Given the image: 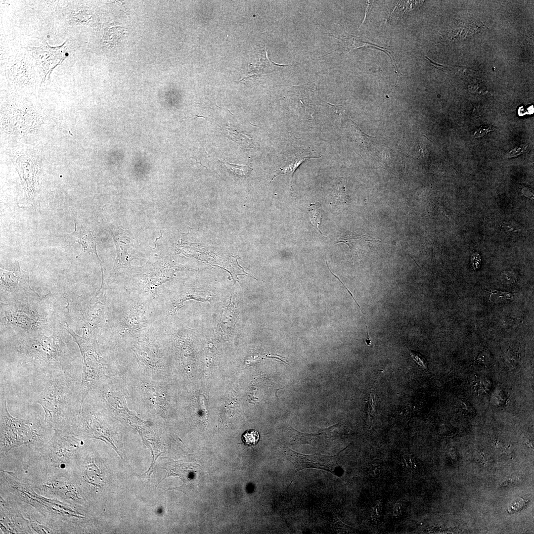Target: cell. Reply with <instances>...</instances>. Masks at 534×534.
I'll return each mask as SVG.
<instances>
[{"mask_svg":"<svg viewBox=\"0 0 534 534\" xmlns=\"http://www.w3.org/2000/svg\"><path fill=\"white\" fill-rule=\"evenodd\" d=\"M19 363L30 372L44 377L73 370L76 354L63 333L55 327L50 336L43 333L22 335L14 345Z\"/></svg>","mask_w":534,"mask_h":534,"instance_id":"1","label":"cell"},{"mask_svg":"<svg viewBox=\"0 0 534 534\" xmlns=\"http://www.w3.org/2000/svg\"><path fill=\"white\" fill-rule=\"evenodd\" d=\"M80 385L73 370L54 375L46 382L34 402L43 407L47 428L68 431L75 423L83 404Z\"/></svg>","mask_w":534,"mask_h":534,"instance_id":"2","label":"cell"},{"mask_svg":"<svg viewBox=\"0 0 534 534\" xmlns=\"http://www.w3.org/2000/svg\"><path fill=\"white\" fill-rule=\"evenodd\" d=\"M51 294L22 300L0 302L1 324L8 326L22 335L43 333L56 326Z\"/></svg>","mask_w":534,"mask_h":534,"instance_id":"3","label":"cell"},{"mask_svg":"<svg viewBox=\"0 0 534 534\" xmlns=\"http://www.w3.org/2000/svg\"><path fill=\"white\" fill-rule=\"evenodd\" d=\"M65 330L77 344L82 358V372L80 396L84 403L88 395L100 383L111 377L110 367L102 355L94 333L89 338L76 334L65 321Z\"/></svg>","mask_w":534,"mask_h":534,"instance_id":"4","label":"cell"},{"mask_svg":"<svg viewBox=\"0 0 534 534\" xmlns=\"http://www.w3.org/2000/svg\"><path fill=\"white\" fill-rule=\"evenodd\" d=\"M68 314L71 322L83 332L82 337L89 338L104 318L105 297L102 289L93 295H78L65 293Z\"/></svg>","mask_w":534,"mask_h":534,"instance_id":"5","label":"cell"},{"mask_svg":"<svg viewBox=\"0 0 534 534\" xmlns=\"http://www.w3.org/2000/svg\"><path fill=\"white\" fill-rule=\"evenodd\" d=\"M0 449L6 452L27 444H38L40 435L30 421L16 418L9 412L4 388L0 387Z\"/></svg>","mask_w":534,"mask_h":534,"instance_id":"6","label":"cell"},{"mask_svg":"<svg viewBox=\"0 0 534 534\" xmlns=\"http://www.w3.org/2000/svg\"><path fill=\"white\" fill-rule=\"evenodd\" d=\"M0 279L1 299H4V302L40 296L30 287L29 275L20 268L17 261L12 271L0 268Z\"/></svg>","mask_w":534,"mask_h":534,"instance_id":"7","label":"cell"},{"mask_svg":"<svg viewBox=\"0 0 534 534\" xmlns=\"http://www.w3.org/2000/svg\"><path fill=\"white\" fill-rule=\"evenodd\" d=\"M286 457L293 464L296 470L306 468L323 469L332 472L336 467L334 456H329L320 453L312 455L303 454L287 448Z\"/></svg>","mask_w":534,"mask_h":534,"instance_id":"8","label":"cell"},{"mask_svg":"<svg viewBox=\"0 0 534 534\" xmlns=\"http://www.w3.org/2000/svg\"><path fill=\"white\" fill-rule=\"evenodd\" d=\"M74 222L75 223V230L73 233L68 234L65 237L66 243L68 245L75 243H78L82 246L83 252L91 253L96 256L101 266L102 282L100 288H102L103 286V269L101 262L97 253L96 238L92 235L89 230L87 229L83 224L79 223L77 219H75Z\"/></svg>","mask_w":534,"mask_h":534,"instance_id":"9","label":"cell"},{"mask_svg":"<svg viewBox=\"0 0 534 534\" xmlns=\"http://www.w3.org/2000/svg\"><path fill=\"white\" fill-rule=\"evenodd\" d=\"M111 233L117 248V258L112 273L117 274L123 268L130 267L133 259L127 253V250L131 244H127L131 243L130 238L123 230L115 228L111 230Z\"/></svg>","mask_w":534,"mask_h":534,"instance_id":"10","label":"cell"},{"mask_svg":"<svg viewBox=\"0 0 534 534\" xmlns=\"http://www.w3.org/2000/svg\"><path fill=\"white\" fill-rule=\"evenodd\" d=\"M141 396L148 405L158 413L165 408V394L162 384L156 381H142L140 384Z\"/></svg>","mask_w":534,"mask_h":534,"instance_id":"11","label":"cell"},{"mask_svg":"<svg viewBox=\"0 0 534 534\" xmlns=\"http://www.w3.org/2000/svg\"><path fill=\"white\" fill-rule=\"evenodd\" d=\"M317 158L306 151L288 152L283 160L281 166L278 168L275 175L270 181L279 176L288 175L291 178V191L293 192V175L297 169L306 160Z\"/></svg>","mask_w":534,"mask_h":534,"instance_id":"12","label":"cell"},{"mask_svg":"<svg viewBox=\"0 0 534 534\" xmlns=\"http://www.w3.org/2000/svg\"><path fill=\"white\" fill-rule=\"evenodd\" d=\"M380 240L368 236H360L353 237L337 243H345L349 247L353 257H362L369 250L374 244H377Z\"/></svg>","mask_w":534,"mask_h":534,"instance_id":"13","label":"cell"},{"mask_svg":"<svg viewBox=\"0 0 534 534\" xmlns=\"http://www.w3.org/2000/svg\"><path fill=\"white\" fill-rule=\"evenodd\" d=\"M129 312L124 318V323L126 324L123 325L125 328L124 330L131 332L140 330L145 324L144 312L140 308H136Z\"/></svg>","mask_w":534,"mask_h":534,"instance_id":"14","label":"cell"},{"mask_svg":"<svg viewBox=\"0 0 534 534\" xmlns=\"http://www.w3.org/2000/svg\"><path fill=\"white\" fill-rule=\"evenodd\" d=\"M334 426L322 430L320 433L315 435L303 434L295 430L296 432V440L301 443H308L312 445L314 442L326 441L329 439Z\"/></svg>","mask_w":534,"mask_h":534,"instance_id":"15","label":"cell"},{"mask_svg":"<svg viewBox=\"0 0 534 534\" xmlns=\"http://www.w3.org/2000/svg\"><path fill=\"white\" fill-rule=\"evenodd\" d=\"M85 468L83 475L85 481L89 484L101 487V485L104 482L102 474L97 467L94 463H90L86 466Z\"/></svg>","mask_w":534,"mask_h":534,"instance_id":"16","label":"cell"},{"mask_svg":"<svg viewBox=\"0 0 534 534\" xmlns=\"http://www.w3.org/2000/svg\"><path fill=\"white\" fill-rule=\"evenodd\" d=\"M350 125L351 132L355 140L361 144L365 149H367L368 142L370 137L362 132L359 127L353 121L350 120L348 122Z\"/></svg>","mask_w":534,"mask_h":534,"instance_id":"17","label":"cell"},{"mask_svg":"<svg viewBox=\"0 0 534 534\" xmlns=\"http://www.w3.org/2000/svg\"><path fill=\"white\" fill-rule=\"evenodd\" d=\"M307 213L312 225L323 235L319 228L323 214L322 209L314 204H311L308 207Z\"/></svg>","mask_w":534,"mask_h":534,"instance_id":"18","label":"cell"},{"mask_svg":"<svg viewBox=\"0 0 534 534\" xmlns=\"http://www.w3.org/2000/svg\"><path fill=\"white\" fill-rule=\"evenodd\" d=\"M331 36L342 41L344 44L346 50L348 51L353 49L357 48V46H359L358 47L360 48L359 44L365 43L357 38V37L348 34L346 32L345 34H342L339 37H335L333 35Z\"/></svg>","mask_w":534,"mask_h":534,"instance_id":"19","label":"cell"},{"mask_svg":"<svg viewBox=\"0 0 534 534\" xmlns=\"http://www.w3.org/2000/svg\"><path fill=\"white\" fill-rule=\"evenodd\" d=\"M222 165L234 174L240 176H246L252 170L248 166L238 165L229 163L226 161L219 160Z\"/></svg>","mask_w":534,"mask_h":534,"instance_id":"20","label":"cell"},{"mask_svg":"<svg viewBox=\"0 0 534 534\" xmlns=\"http://www.w3.org/2000/svg\"><path fill=\"white\" fill-rule=\"evenodd\" d=\"M242 440L245 445L248 446L256 445L260 439V435L257 431L254 429L247 430L242 435Z\"/></svg>","mask_w":534,"mask_h":534,"instance_id":"21","label":"cell"},{"mask_svg":"<svg viewBox=\"0 0 534 534\" xmlns=\"http://www.w3.org/2000/svg\"><path fill=\"white\" fill-rule=\"evenodd\" d=\"M123 30L119 27H113L109 29L104 35V42L110 44L116 43L122 36Z\"/></svg>","mask_w":534,"mask_h":534,"instance_id":"22","label":"cell"},{"mask_svg":"<svg viewBox=\"0 0 534 534\" xmlns=\"http://www.w3.org/2000/svg\"><path fill=\"white\" fill-rule=\"evenodd\" d=\"M488 292L490 293L489 300L495 304L502 303L507 300H512L513 298V294L507 292L494 290Z\"/></svg>","mask_w":534,"mask_h":534,"instance_id":"23","label":"cell"},{"mask_svg":"<svg viewBox=\"0 0 534 534\" xmlns=\"http://www.w3.org/2000/svg\"><path fill=\"white\" fill-rule=\"evenodd\" d=\"M412 358L420 367L425 369H428V363L426 359L420 354L413 350L408 349Z\"/></svg>","mask_w":534,"mask_h":534,"instance_id":"24","label":"cell"},{"mask_svg":"<svg viewBox=\"0 0 534 534\" xmlns=\"http://www.w3.org/2000/svg\"><path fill=\"white\" fill-rule=\"evenodd\" d=\"M376 400L374 394L371 393L368 400V417L371 418L375 411Z\"/></svg>","mask_w":534,"mask_h":534,"instance_id":"25","label":"cell"},{"mask_svg":"<svg viewBox=\"0 0 534 534\" xmlns=\"http://www.w3.org/2000/svg\"><path fill=\"white\" fill-rule=\"evenodd\" d=\"M492 130L493 128L491 126L481 127L476 131L474 135L476 138L482 137Z\"/></svg>","mask_w":534,"mask_h":534,"instance_id":"26","label":"cell"},{"mask_svg":"<svg viewBox=\"0 0 534 534\" xmlns=\"http://www.w3.org/2000/svg\"><path fill=\"white\" fill-rule=\"evenodd\" d=\"M526 149V146L523 144L519 148H515L513 150H512L510 152H509L508 154V156L509 157H513L519 155L525 152Z\"/></svg>","mask_w":534,"mask_h":534,"instance_id":"27","label":"cell"},{"mask_svg":"<svg viewBox=\"0 0 534 534\" xmlns=\"http://www.w3.org/2000/svg\"><path fill=\"white\" fill-rule=\"evenodd\" d=\"M477 254L475 256L473 255L471 258L472 266L475 269L478 268L479 267L480 261V256L479 255L478 256H477Z\"/></svg>","mask_w":534,"mask_h":534,"instance_id":"28","label":"cell"}]
</instances>
